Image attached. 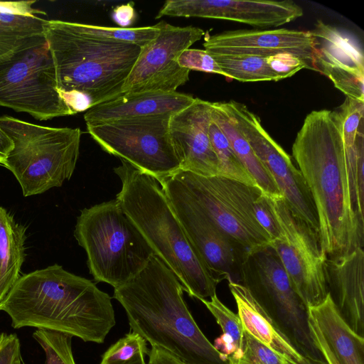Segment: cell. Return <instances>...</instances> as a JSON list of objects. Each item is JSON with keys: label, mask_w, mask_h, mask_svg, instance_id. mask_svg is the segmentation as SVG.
I'll return each instance as SVG.
<instances>
[{"label": "cell", "mask_w": 364, "mask_h": 364, "mask_svg": "<svg viewBox=\"0 0 364 364\" xmlns=\"http://www.w3.org/2000/svg\"><path fill=\"white\" fill-rule=\"evenodd\" d=\"M292 155L315 206L323 254L334 257L363 248L364 223L352 206L346 147L331 110L306 115Z\"/></svg>", "instance_id": "6da1fadb"}, {"label": "cell", "mask_w": 364, "mask_h": 364, "mask_svg": "<svg viewBox=\"0 0 364 364\" xmlns=\"http://www.w3.org/2000/svg\"><path fill=\"white\" fill-rule=\"evenodd\" d=\"M0 311L14 328L36 327L96 343L116 324L111 296L58 264L20 277Z\"/></svg>", "instance_id": "7a4b0ae2"}, {"label": "cell", "mask_w": 364, "mask_h": 364, "mask_svg": "<svg viewBox=\"0 0 364 364\" xmlns=\"http://www.w3.org/2000/svg\"><path fill=\"white\" fill-rule=\"evenodd\" d=\"M183 291L174 273L153 255L138 274L114 289L113 298L124 308L132 331L151 347L188 364H227L193 318Z\"/></svg>", "instance_id": "3957f363"}, {"label": "cell", "mask_w": 364, "mask_h": 364, "mask_svg": "<svg viewBox=\"0 0 364 364\" xmlns=\"http://www.w3.org/2000/svg\"><path fill=\"white\" fill-rule=\"evenodd\" d=\"M43 32L58 90L74 114L120 95L142 48L85 34L60 20H46Z\"/></svg>", "instance_id": "277c9868"}, {"label": "cell", "mask_w": 364, "mask_h": 364, "mask_svg": "<svg viewBox=\"0 0 364 364\" xmlns=\"http://www.w3.org/2000/svg\"><path fill=\"white\" fill-rule=\"evenodd\" d=\"M121 162L114 171L122 183L116 199L124 212L183 290L199 300L210 299L220 282L190 242L161 185L153 176Z\"/></svg>", "instance_id": "5b68a950"}, {"label": "cell", "mask_w": 364, "mask_h": 364, "mask_svg": "<svg viewBox=\"0 0 364 364\" xmlns=\"http://www.w3.org/2000/svg\"><path fill=\"white\" fill-rule=\"evenodd\" d=\"M74 236L95 282L114 289L134 278L155 255L116 198L82 209Z\"/></svg>", "instance_id": "8992f818"}, {"label": "cell", "mask_w": 364, "mask_h": 364, "mask_svg": "<svg viewBox=\"0 0 364 364\" xmlns=\"http://www.w3.org/2000/svg\"><path fill=\"white\" fill-rule=\"evenodd\" d=\"M0 127L14 148L3 166L20 184L25 197L60 187L69 180L79 156V128L33 124L12 117H0Z\"/></svg>", "instance_id": "52a82bcc"}, {"label": "cell", "mask_w": 364, "mask_h": 364, "mask_svg": "<svg viewBox=\"0 0 364 364\" xmlns=\"http://www.w3.org/2000/svg\"><path fill=\"white\" fill-rule=\"evenodd\" d=\"M196 207L229 238L248 250L269 245L272 239L257 220L255 205L262 194L250 186L224 176L205 177L182 170L157 180Z\"/></svg>", "instance_id": "ba28073f"}, {"label": "cell", "mask_w": 364, "mask_h": 364, "mask_svg": "<svg viewBox=\"0 0 364 364\" xmlns=\"http://www.w3.org/2000/svg\"><path fill=\"white\" fill-rule=\"evenodd\" d=\"M240 284L306 358L324 360L311 336L308 308L269 244L245 251Z\"/></svg>", "instance_id": "9c48e42d"}, {"label": "cell", "mask_w": 364, "mask_h": 364, "mask_svg": "<svg viewBox=\"0 0 364 364\" xmlns=\"http://www.w3.org/2000/svg\"><path fill=\"white\" fill-rule=\"evenodd\" d=\"M0 106L38 120L74 114L58 90L47 41L0 58Z\"/></svg>", "instance_id": "30bf717a"}, {"label": "cell", "mask_w": 364, "mask_h": 364, "mask_svg": "<svg viewBox=\"0 0 364 364\" xmlns=\"http://www.w3.org/2000/svg\"><path fill=\"white\" fill-rule=\"evenodd\" d=\"M171 115L86 124L87 130L105 151L159 180L181 170L169 135Z\"/></svg>", "instance_id": "8fae6325"}, {"label": "cell", "mask_w": 364, "mask_h": 364, "mask_svg": "<svg viewBox=\"0 0 364 364\" xmlns=\"http://www.w3.org/2000/svg\"><path fill=\"white\" fill-rule=\"evenodd\" d=\"M279 235L269 245L279 257L296 293L307 306L322 302L328 294L326 256L318 234L296 217L282 196L265 194Z\"/></svg>", "instance_id": "7c38bea8"}, {"label": "cell", "mask_w": 364, "mask_h": 364, "mask_svg": "<svg viewBox=\"0 0 364 364\" xmlns=\"http://www.w3.org/2000/svg\"><path fill=\"white\" fill-rule=\"evenodd\" d=\"M225 105L291 210L318 235V218L311 193L291 157L264 129L259 117L246 105L234 100L225 102Z\"/></svg>", "instance_id": "4fadbf2b"}, {"label": "cell", "mask_w": 364, "mask_h": 364, "mask_svg": "<svg viewBox=\"0 0 364 364\" xmlns=\"http://www.w3.org/2000/svg\"><path fill=\"white\" fill-rule=\"evenodd\" d=\"M159 23L158 36L141 48L122 93L175 92L188 81L190 70L180 67L176 60L201 39L204 31L192 26H175L164 21Z\"/></svg>", "instance_id": "5bb4252c"}, {"label": "cell", "mask_w": 364, "mask_h": 364, "mask_svg": "<svg viewBox=\"0 0 364 364\" xmlns=\"http://www.w3.org/2000/svg\"><path fill=\"white\" fill-rule=\"evenodd\" d=\"M190 242L220 282L240 283L245 249L223 233L202 211L173 192L162 188Z\"/></svg>", "instance_id": "9a60e30c"}, {"label": "cell", "mask_w": 364, "mask_h": 364, "mask_svg": "<svg viewBox=\"0 0 364 364\" xmlns=\"http://www.w3.org/2000/svg\"><path fill=\"white\" fill-rule=\"evenodd\" d=\"M198 17L233 21L256 27H277L303 16L290 0H168L156 18Z\"/></svg>", "instance_id": "2e32d148"}, {"label": "cell", "mask_w": 364, "mask_h": 364, "mask_svg": "<svg viewBox=\"0 0 364 364\" xmlns=\"http://www.w3.org/2000/svg\"><path fill=\"white\" fill-rule=\"evenodd\" d=\"M203 46L210 55H255L269 57L282 53L293 55L312 69L318 46L311 31L277 28L236 30L206 35Z\"/></svg>", "instance_id": "e0dca14e"}, {"label": "cell", "mask_w": 364, "mask_h": 364, "mask_svg": "<svg viewBox=\"0 0 364 364\" xmlns=\"http://www.w3.org/2000/svg\"><path fill=\"white\" fill-rule=\"evenodd\" d=\"M211 102L199 98L171 115L168 131L181 170L205 177L221 176L208 129Z\"/></svg>", "instance_id": "ac0fdd59"}, {"label": "cell", "mask_w": 364, "mask_h": 364, "mask_svg": "<svg viewBox=\"0 0 364 364\" xmlns=\"http://www.w3.org/2000/svg\"><path fill=\"white\" fill-rule=\"evenodd\" d=\"M325 276L328 293L341 315L356 333L363 336V249L327 258Z\"/></svg>", "instance_id": "d6986e66"}, {"label": "cell", "mask_w": 364, "mask_h": 364, "mask_svg": "<svg viewBox=\"0 0 364 364\" xmlns=\"http://www.w3.org/2000/svg\"><path fill=\"white\" fill-rule=\"evenodd\" d=\"M191 95L178 92H142L122 93L118 97L88 109L86 124L141 117L158 114H173L189 106Z\"/></svg>", "instance_id": "ffe728a7"}, {"label": "cell", "mask_w": 364, "mask_h": 364, "mask_svg": "<svg viewBox=\"0 0 364 364\" xmlns=\"http://www.w3.org/2000/svg\"><path fill=\"white\" fill-rule=\"evenodd\" d=\"M244 331L275 352L299 364H308L306 358L283 333L248 289L240 283L228 282Z\"/></svg>", "instance_id": "44dd1931"}, {"label": "cell", "mask_w": 364, "mask_h": 364, "mask_svg": "<svg viewBox=\"0 0 364 364\" xmlns=\"http://www.w3.org/2000/svg\"><path fill=\"white\" fill-rule=\"evenodd\" d=\"M308 315L341 364H364L363 336L348 324L328 293L322 302L308 307Z\"/></svg>", "instance_id": "7402d4cb"}, {"label": "cell", "mask_w": 364, "mask_h": 364, "mask_svg": "<svg viewBox=\"0 0 364 364\" xmlns=\"http://www.w3.org/2000/svg\"><path fill=\"white\" fill-rule=\"evenodd\" d=\"M34 3L0 2V58L46 42L43 32L46 20L37 16L46 13L33 9Z\"/></svg>", "instance_id": "603a6c76"}, {"label": "cell", "mask_w": 364, "mask_h": 364, "mask_svg": "<svg viewBox=\"0 0 364 364\" xmlns=\"http://www.w3.org/2000/svg\"><path fill=\"white\" fill-rule=\"evenodd\" d=\"M26 230L0 206V306L20 278L26 257Z\"/></svg>", "instance_id": "cb8c5ba5"}, {"label": "cell", "mask_w": 364, "mask_h": 364, "mask_svg": "<svg viewBox=\"0 0 364 364\" xmlns=\"http://www.w3.org/2000/svg\"><path fill=\"white\" fill-rule=\"evenodd\" d=\"M211 118L219 125L242 165L265 194L282 196L265 167L238 129L225 102H211Z\"/></svg>", "instance_id": "d4e9b609"}, {"label": "cell", "mask_w": 364, "mask_h": 364, "mask_svg": "<svg viewBox=\"0 0 364 364\" xmlns=\"http://www.w3.org/2000/svg\"><path fill=\"white\" fill-rule=\"evenodd\" d=\"M312 70L329 78L346 97L364 102V69L335 56L318 43Z\"/></svg>", "instance_id": "484cf974"}, {"label": "cell", "mask_w": 364, "mask_h": 364, "mask_svg": "<svg viewBox=\"0 0 364 364\" xmlns=\"http://www.w3.org/2000/svg\"><path fill=\"white\" fill-rule=\"evenodd\" d=\"M215 318L223 334L213 346L226 358L241 352L244 342V329L237 314L232 311L217 296L200 300Z\"/></svg>", "instance_id": "4316f807"}, {"label": "cell", "mask_w": 364, "mask_h": 364, "mask_svg": "<svg viewBox=\"0 0 364 364\" xmlns=\"http://www.w3.org/2000/svg\"><path fill=\"white\" fill-rule=\"evenodd\" d=\"M228 79L240 82L278 81L267 57L255 55H211Z\"/></svg>", "instance_id": "83f0119b"}, {"label": "cell", "mask_w": 364, "mask_h": 364, "mask_svg": "<svg viewBox=\"0 0 364 364\" xmlns=\"http://www.w3.org/2000/svg\"><path fill=\"white\" fill-rule=\"evenodd\" d=\"M208 133L212 146L219 161L221 176L257 186L255 180L232 150L222 129L212 118L209 124Z\"/></svg>", "instance_id": "f1b7e54d"}, {"label": "cell", "mask_w": 364, "mask_h": 364, "mask_svg": "<svg viewBox=\"0 0 364 364\" xmlns=\"http://www.w3.org/2000/svg\"><path fill=\"white\" fill-rule=\"evenodd\" d=\"M75 30L90 35L116 41L129 43L144 48L154 40L160 31V23L139 28H114L70 22Z\"/></svg>", "instance_id": "f546056e"}, {"label": "cell", "mask_w": 364, "mask_h": 364, "mask_svg": "<svg viewBox=\"0 0 364 364\" xmlns=\"http://www.w3.org/2000/svg\"><path fill=\"white\" fill-rule=\"evenodd\" d=\"M33 337L44 350V364H76L72 350V336L61 332L38 328ZM13 364H25L19 353Z\"/></svg>", "instance_id": "4dcf8cb0"}, {"label": "cell", "mask_w": 364, "mask_h": 364, "mask_svg": "<svg viewBox=\"0 0 364 364\" xmlns=\"http://www.w3.org/2000/svg\"><path fill=\"white\" fill-rule=\"evenodd\" d=\"M311 32L316 38L318 45L331 54L359 68L364 69L362 53L336 28L319 21L316 23L315 30Z\"/></svg>", "instance_id": "1f68e13d"}, {"label": "cell", "mask_w": 364, "mask_h": 364, "mask_svg": "<svg viewBox=\"0 0 364 364\" xmlns=\"http://www.w3.org/2000/svg\"><path fill=\"white\" fill-rule=\"evenodd\" d=\"M227 364H299L261 343L244 331L241 352L226 358Z\"/></svg>", "instance_id": "d6a6232c"}, {"label": "cell", "mask_w": 364, "mask_h": 364, "mask_svg": "<svg viewBox=\"0 0 364 364\" xmlns=\"http://www.w3.org/2000/svg\"><path fill=\"white\" fill-rule=\"evenodd\" d=\"M331 113L346 149L351 148L355 144L359 127L363 124L364 102L346 97Z\"/></svg>", "instance_id": "836d02e7"}, {"label": "cell", "mask_w": 364, "mask_h": 364, "mask_svg": "<svg viewBox=\"0 0 364 364\" xmlns=\"http://www.w3.org/2000/svg\"><path fill=\"white\" fill-rule=\"evenodd\" d=\"M147 342L141 336L132 331L112 344L102 355L100 364H121L137 355H148Z\"/></svg>", "instance_id": "e575fe53"}, {"label": "cell", "mask_w": 364, "mask_h": 364, "mask_svg": "<svg viewBox=\"0 0 364 364\" xmlns=\"http://www.w3.org/2000/svg\"><path fill=\"white\" fill-rule=\"evenodd\" d=\"M176 63L183 68L198 70L225 76L215 59L205 50L188 48L176 58Z\"/></svg>", "instance_id": "d590c367"}, {"label": "cell", "mask_w": 364, "mask_h": 364, "mask_svg": "<svg viewBox=\"0 0 364 364\" xmlns=\"http://www.w3.org/2000/svg\"><path fill=\"white\" fill-rule=\"evenodd\" d=\"M267 63L271 69L281 80L289 77L308 65L299 58L287 53L267 57Z\"/></svg>", "instance_id": "8d00e7d4"}, {"label": "cell", "mask_w": 364, "mask_h": 364, "mask_svg": "<svg viewBox=\"0 0 364 364\" xmlns=\"http://www.w3.org/2000/svg\"><path fill=\"white\" fill-rule=\"evenodd\" d=\"M21 353L20 341L16 334H0V364H13L17 355Z\"/></svg>", "instance_id": "74e56055"}, {"label": "cell", "mask_w": 364, "mask_h": 364, "mask_svg": "<svg viewBox=\"0 0 364 364\" xmlns=\"http://www.w3.org/2000/svg\"><path fill=\"white\" fill-rule=\"evenodd\" d=\"M309 326L311 338L316 348L321 353L326 364H341L330 347L326 343L325 339L320 333L318 328L314 322L309 317Z\"/></svg>", "instance_id": "f35d334b"}, {"label": "cell", "mask_w": 364, "mask_h": 364, "mask_svg": "<svg viewBox=\"0 0 364 364\" xmlns=\"http://www.w3.org/2000/svg\"><path fill=\"white\" fill-rule=\"evenodd\" d=\"M112 17L114 21L122 28H127V26L131 25L136 18L134 4L129 2L116 6L113 10Z\"/></svg>", "instance_id": "ab89813d"}, {"label": "cell", "mask_w": 364, "mask_h": 364, "mask_svg": "<svg viewBox=\"0 0 364 364\" xmlns=\"http://www.w3.org/2000/svg\"><path fill=\"white\" fill-rule=\"evenodd\" d=\"M148 356V364H188L169 353L155 347H151Z\"/></svg>", "instance_id": "60d3db41"}, {"label": "cell", "mask_w": 364, "mask_h": 364, "mask_svg": "<svg viewBox=\"0 0 364 364\" xmlns=\"http://www.w3.org/2000/svg\"><path fill=\"white\" fill-rule=\"evenodd\" d=\"M13 148V141L0 127V164H3Z\"/></svg>", "instance_id": "b9f144b4"}, {"label": "cell", "mask_w": 364, "mask_h": 364, "mask_svg": "<svg viewBox=\"0 0 364 364\" xmlns=\"http://www.w3.org/2000/svg\"><path fill=\"white\" fill-rule=\"evenodd\" d=\"M145 354L141 353L137 355L135 358L131 360L121 364H148L145 361Z\"/></svg>", "instance_id": "7bdbcfd3"}, {"label": "cell", "mask_w": 364, "mask_h": 364, "mask_svg": "<svg viewBox=\"0 0 364 364\" xmlns=\"http://www.w3.org/2000/svg\"><path fill=\"white\" fill-rule=\"evenodd\" d=\"M308 364H326V363L324 360H309V362Z\"/></svg>", "instance_id": "ee69618b"}]
</instances>
